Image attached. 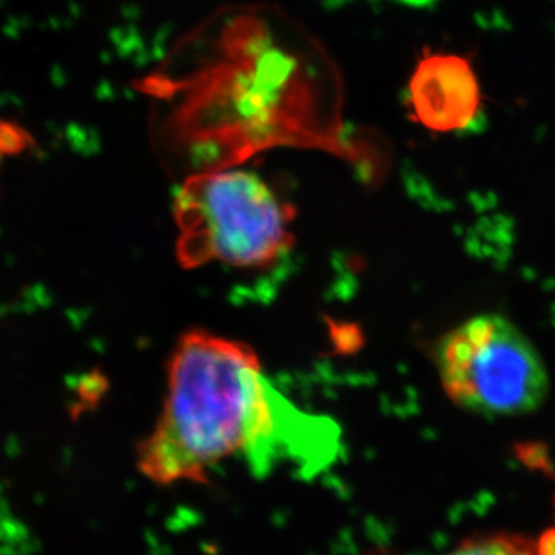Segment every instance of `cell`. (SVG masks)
Returning <instances> with one entry per match:
<instances>
[{"label":"cell","mask_w":555,"mask_h":555,"mask_svg":"<svg viewBox=\"0 0 555 555\" xmlns=\"http://www.w3.org/2000/svg\"><path fill=\"white\" fill-rule=\"evenodd\" d=\"M295 414L254 347L190 328L171 350L163 411L138 447L139 473L159 486L208 483V469L229 456L264 459Z\"/></svg>","instance_id":"obj_1"},{"label":"cell","mask_w":555,"mask_h":555,"mask_svg":"<svg viewBox=\"0 0 555 555\" xmlns=\"http://www.w3.org/2000/svg\"><path fill=\"white\" fill-rule=\"evenodd\" d=\"M228 49L190 79L181 105L192 141L222 144L224 166L251 150L288 139L317 138L308 129L309 83L298 61L273 47L259 24L243 21L225 36Z\"/></svg>","instance_id":"obj_2"},{"label":"cell","mask_w":555,"mask_h":555,"mask_svg":"<svg viewBox=\"0 0 555 555\" xmlns=\"http://www.w3.org/2000/svg\"><path fill=\"white\" fill-rule=\"evenodd\" d=\"M295 217V207L251 171L192 175L173 201L177 261L185 270L214 262L268 268L294 247Z\"/></svg>","instance_id":"obj_3"},{"label":"cell","mask_w":555,"mask_h":555,"mask_svg":"<svg viewBox=\"0 0 555 555\" xmlns=\"http://www.w3.org/2000/svg\"><path fill=\"white\" fill-rule=\"evenodd\" d=\"M436 363L449 400L474 414H529L550 389L535 347L500 315L474 317L449 332L437 345Z\"/></svg>","instance_id":"obj_4"},{"label":"cell","mask_w":555,"mask_h":555,"mask_svg":"<svg viewBox=\"0 0 555 555\" xmlns=\"http://www.w3.org/2000/svg\"><path fill=\"white\" fill-rule=\"evenodd\" d=\"M481 87L473 64L454 53L425 51L408 87L411 119L436 133L469 127L481 112Z\"/></svg>","instance_id":"obj_5"},{"label":"cell","mask_w":555,"mask_h":555,"mask_svg":"<svg viewBox=\"0 0 555 555\" xmlns=\"http://www.w3.org/2000/svg\"><path fill=\"white\" fill-rule=\"evenodd\" d=\"M537 553V543L529 537L511 532H488L466 537L456 547V554L521 555Z\"/></svg>","instance_id":"obj_6"},{"label":"cell","mask_w":555,"mask_h":555,"mask_svg":"<svg viewBox=\"0 0 555 555\" xmlns=\"http://www.w3.org/2000/svg\"><path fill=\"white\" fill-rule=\"evenodd\" d=\"M514 454H516L518 462L528 467L529 470H537V473H542L546 477H555L550 447L543 441H520V443L514 444Z\"/></svg>","instance_id":"obj_7"},{"label":"cell","mask_w":555,"mask_h":555,"mask_svg":"<svg viewBox=\"0 0 555 555\" xmlns=\"http://www.w3.org/2000/svg\"><path fill=\"white\" fill-rule=\"evenodd\" d=\"M33 138L20 124L0 119V155L16 156L24 153Z\"/></svg>","instance_id":"obj_8"},{"label":"cell","mask_w":555,"mask_h":555,"mask_svg":"<svg viewBox=\"0 0 555 555\" xmlns=\"http://www.w3.org/2000/svg\"><path fill=\"white\" fill-rule=\"evenodd\" d=\"M101 377L98 374H91L80 382L79 385V397L82 398L86 403L90 401H96L98 396L101 393Z\"/></svg>","instance_id":"obj_9"},{"label":"cell","mask_w":555,"mask_h":555,"mask_svg":"<svg viewBox=\"0 0 555 555\" xmlns=\"http://www.w3.org/2000/svg\"><path fill=\"white\" fill-rule=\"evenodd\" d=\"M537 553L542 555H555V528L547 529L537 540Z\"/></svg>","instance_id":"obj_10"}]
</instances>
